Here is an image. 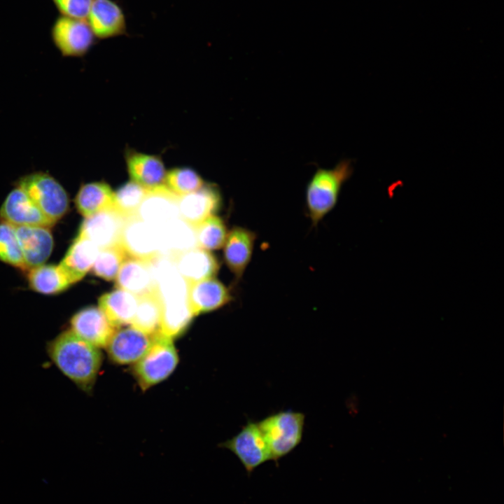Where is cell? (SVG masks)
Segmentation results:
<instances>
[{
  "instance_id": "obj_12",
  "label": "cell",
  "mask_w": 504,
  "mask_h": 504,
  "mask_svg": "<svg viewBox=\"0 0 504 504\" xmlns=\"http://www.w3.org/2000/svg\"><path fill=\"white\" fill-rule=\"evenodd\" d=\"M70 327L74 334L98 349L106 347L115 330L102 311L94 306L75 313L70 319Z\"/></svg>"
},
{
  "instance_id": "obj_21",
  "label": "cell",
  "mask_w": 504,
  "mask_h": 504,
  "mask_svg": "<svg viewBox=\"0 0 504 504\" xmlns=\"http://www.w3.org/2000/svg\"><path fill=\"white\" fill-rule=\"evenodd\" d=\"M125 160L132 181L147 189L164 185L167 171L160 157L130 150L127 152Z\"/></svg>"
},
{
  "instance_id": "obj_29",
  "label": "cell",
  "mask_w": 504,
  "mask_h": 504,
  "mask_svg": "<svg viewBox=\"0 0 504 504\" xmlns=\"http://www.w3.org/2000/svg\"><path fill=\"white\" fill-rule=\"evenodd\" d=\"M148 189L130 181L114 192L112 208L126 218L136 216Z\"/></svg>"
},
{
  "instance_id": "obj_1",
  "label": "cell",
  "mask_w": 504,
  "mask_h": 504,
  "mask_svg": "<svg viewBox=\"0 0 504 504\" xmlns=\"http://www.w3.org/2000/svg\"><path fill=\"white\" fill-rule=\"evenodd\" d=\"M46 351L64 375L84 392H92L102 362L98 348L69 330L48 342Z\"/></svg>"
},
{
  "instance_id": "obj_24",
  "label": "cell",
  "mask_w": 504,
  "mask_h": 504,
  "mask_svg": "<svg viewBox=\"0 0 504 504\" xmlns=\"http://www.w3.org/2000/svg\"><path fill=\"white\" fill-rule=\"evenodd\" d=\"M114 192L109 185L102 181L82 185L78 191L75 204L79 213L85 218L112 208Z\"/></svg>"
},
{
  "instance_id": "obj_15",
  "label": "cell",
  "mask_w": 504,
  "mask_h": 504,
  "mask_svg": "<svg viewBox=\"0 0 504 504\" xmlns=\"http://www.w3.org/2000/svg\"><path fill=\"white\" fill-rule=\"evenodd\" d=\"M169 258L187 284L214 278L220 268L217 258L210 251L197 246Z\"/></svg>"
},
{
  "instance_id": "obj_3",
  "label": "cell",
  "mask_w": 504,
  "mask_h": 504,
  "mask_svg": "<svg viewBox=\"0 0 504 504\" xmlns=\"http://www.w3.org/2000/svg\"><path fill=\"white\" fill-rule=\"evenodd\" d=\"M305 415L290 410L270 414L258 422L269 447L272 460L277 461L300 443Z\"/></svg>"
},
{
  "instance_id": "obj_32",
  "label": "cell",
  "mask_w": 504,
  "mask_h": 504,
  "mask_svg": "<svg viewBox=\"0 0 504 504\" xmlns=\"http://www.w3.org/2000/svg\"><path fill=\"white\" fill-rule=\"evenodd\" d=\"M0 260L27 270L15 227L4 222L0 223Z\"/></svg>"
},
{
  "instance_id": "obj_6",
  "label": "cell",
  "mask_w": 504,
  "mask_h": 504,
  "mask_svg": "<svg viewBox=\"0 0 504 504\" xmlns=\"http://www.w3.org/2000/svg\"><path fill=\"white\" fill-rule=\"evenodd\" d=\"M219 446L232 451L248 475L260 465L272 460L269 447L258 422L248 421L237 435Z\"/></svg>"
},
{
  "instance_id": "obj_4",
  "label": "cell",
  "mask_w": 504,
  "mask_h": 504,
  "mask_svg": "<svg viewBox=\"0 0 504 504\" xmlns=\"http://www.w3.org/2000/svg\"><path fill=\"white\" fill-rule=\"evenodd\" d=\"M172 340L157 332L148 350L135 363L134 374L143 390L164 380L176 368L178 356Z\"/></svg>"
},
{
  "instance_id": "obj_27",
  "label": "cell",
  "mask_w": 504,
  "mask_h": 504,
  "mask_svg": "<svg viewBox=\"0 0 504 504\" xmlns=\"http://www.w3.org/2000/svg\"><path fill=\"white\" fill-rule=\"evenodd\" d=\"M161 302L156 291L138 297V304L131 326L153 335L160 329Z\"/></svg>"
},
{
  "instance_id": "obj_17",
  "label": "cell",
  "mask_w": 504,
  "mask_h": 504,
  "mask_svg": "<svg viewBox=\"0 0 504 504\" xmlns=\"http://www.w3.org/2000/svg\"><path fill=\"white\" fill-rule=\"evenodd\" d=\"M27 269L43 265L53 249L54 240L49 227L14 226Z\"/></svg>"
},
{
  "instance_id": "obj_28",
  "label": "cell",
  "mask_w": 504,
  "mask_h": 504,
  "mask_svg": "<svg viewBox=\"0 0 504 504\" xmlns=\"http://www.w3.org/2000/svg\"><path fill=\"white\" fill-rule=\"evenodd\" d=\"M192 227L197 247L207 251L223 247L228 232L220 217L211 216Z\"/></svg>"
},
{
  "instance_id": "obj_7",
  "label": "cell",
  "mask_w": 504,
  "mask_h": 504,
  "mask_svg": "<svg viewBox=\"0 0 504 504\" xmlns=\"http://www.w3.org/2000/svg\"><path fill=\"white\" fill-rule=\"evenodd\" d=\"M51 37L64 57L83 56L94 43V35L87 21L62 15L53 23Z\"/></svg>"
},
{
  "instance_id": "obj_26",
  "label": "cell",
  "mask_w": 504,
  "mask_h": 504,
  "mask_svg": "<svg viewBox=\"0 0 504 504\" xmlns=\"http://www.w3.org/2000/svg\"><path fill=\"white\" fill-rule=\"evenodd\" d=\"M28 282L33 290L46 295L62 293L71 284L59 265L45 264L29 270Z\"/></svg>"
},
{
  "instance_id": "obj_22",
  "label": "cell",
  "mask_w": 504,
  "mask_h": 504,
  "mask_svg": "<svg viewBox=\"0 0 504 504\" xmlns=\"http://www.w3.org/2000/svg\"><path fill=\"white\" fill-rule=\"evenodd\" d=\"M99 250L89 239L76 237L59 265L71 284L81 280L92 269Z\"/></svg>"
},
{
  "instance_id": "obj_5",
  "label": "cell",
  "mask_w": 504,
  "mask_h": 504,
  "mask_svg": "<svg viewBox=\"0 0 504 504\" xmlns=\"http://www.w3.org/2000/svg\"><path fill=\"white\" fill-rule=\"evenodd\" d=\"M17 186L55 223L69 209V198L66 190L46 172H36L27 174L18 181Z\"/></svg>"
},
{
  "instance_id": "obj_8",
  "label": "cell",
  "mask_w": 504,
  "mask_h": 504,
  "mask_svg": "<svg viewBox=\"0 0 504 504\" xmlns=\"http://www.w3.org/2000/svg\"><path fill=\"white\" fill-rule=\"evenodd\" d=\"M121 244L128 256L150 260L162 255L161 241L158 230L137 216L127 219Z\"/></svg>"
},
{
  "instance_id": "obj_33",
  "label": "cell",
  "mask_w": 504,
  "mask_h": 504,
  "mask_svg": "<svg viewBox=\"0 0 504 504\" xmlns=\"http://www.w3.org/2000/svg\"><path fill=\"white\" fill-rule=\"evenodd\" d=\"M60 15L85 20L92 0H52Z\"/></svg>"
},
{
  "instance_id": "obj_16",
  "label": "cell",
  "mask_w": 504,
  "mask_h": 504,
  "mask_svg": "<svg viewBox=\"0 0 504 504\" xmlns=\"http://www.w3.org/2000/svg\"><path fill=\"white\" fill-rule=\"evenodd\" d=\"M152 342L149 335L133 326L115 330L106 348L110 358L118 364L136 363Z\"/></svg>"
},
{
  "instance_id": "obj_14",
  "label": "cell",
  "mask_w": 504,
  "mask_h": 504,
  "mask_svg": "<svg viewBox=\"0 0 504 504\" xmlns=\"http://www.w3.org/2000/svg\"><path fill=\"white\" fill-rule=\"evenodd\" d=\"M256 234L248 228L234 226L223 244L224 261L237 281L241 279L251 262Z\"/></svg>"
},
{
  "instance_id": "obj_23",
  "label": "cell",
  "mask_w": 504,
  "mask_h": 504,
  "mask_svg": "<svg viewBox=\"0 0 504 504\" xmlns=\"http://www.w3.org/2000/svg\"><path fill=\"white\" fill-rule=\"evenodd\" d=\"M138 304V297L117 288L99 298V308L115 328L131 324Z\"/></svg>"
},
{
  "instance_id": "obj_11",
  "label": "cell",
  "mask_w": 504,
  "mask_h": 504,
  "mask_svg": "<svg viewBox=\"0 0 504 504\" xmlns=\"http://www.w3.org/2000/svg\"><path fill=\"white\" fill-rule=\"evenodd\" d=\"M221 204L222 197L218 187L204 183L198 190L178 197V216L188 224L195 226L215 215Z\"/></svg>"
},
{
  "instance_id": "obj_18",
  "label": "cell",
  "mask_w": 504,
  "mask_h": 504,
  "mask_svg": "<svg viewBox=\"0 0 504 504\" xmlns=\"http://www.w3.org/2000/svg\"><path fill=\"white\" fill-rule=\"evenodd\" d=\"M187 299L194 316L223 307L232 300L227 287L211 278L188 284Z\"/></svg>"
},
{
  "instance_id": "obj_13",
  "label": "cell",
  "mask_w": 504,
  "mask_h": 504,
  "mask_svg": "<svg viewBox=\"0 0 504 504\" xmlns=\"http://www.w3.org/2000/svg\"><path fill=\"white\" fill-rule=\"evenodd\" d=\"M178 197L165 185L148 189L136 216L156 229H160L179 218Z\"/></svg>"
},
{
  "instance_id": "obj_31",
  "label": "cell",
  "mask_w": 504,
  "mask_h": 504,
  "mask_svg": "<svg viewBox=\"0 0 504 504\" xmlns=\"http://www.w3.org/2000/svg\"><path fill=\"white\" fill-rule=\"evenodd\" d=\"M204 184L202 177L190 168H174L167 172L165 186L177 196L194 192Z\"/></svg>"
},
{
  "instance_id": "obj_30",
  "label": "cell",
  "mask_w": 504,
  "mask_h": 504,
  "mask_svg": "<svg viewBox=\"0 0 504 504\" xmlns=\"http://www.w3.org/2000/svg\"><path fill=\"white\" fill-rule=\"evenodd\" d=\"M127 256L121 244L100 249L91 269L92 272L104 280H115Z\"/></svg>"
},
{
  "instance_id": "obj_25",
  "label": "cell",
  "mask_w": 504,
  "mask_h": 504,
  "mask_svg": "<svg viewBox=\"0 0 504 504\" xmlns=\"http://www.w3.org/2000/svg\"><path fill=\"white\" fill-rule=\"evenodd\" d=\"M161 316L159 332L174 339L183 335L195 316L188 299L160 301Z\"/></svg>"
},
{
  "instance_id": "obj_19",
  "label": "cell",
  "mask_w": 504,
  "mask_h": 504,
  "mask_svg": "<svg viewBox=\"0 0 504 504\" xmlns=\"http://www.w3.org/2000/svg\"><path fill=\"white\" fill-rule=\"evenodd\" d=\"M87 20L97 38H108L126 33L124 13L112 0H92Z\"/></svg>"
},
{
  "instance_id": "obj_9",
  "label": "cell",
  "mask_w": 504,
  "mask_h": 504,
  "mask_svg": "<svg viewBox=\"0 0 504 504\" xmlns=\"http://www.w3.org/2000/svg\"><path fill=\"white\" fill-rule=\"evenodd\" d=\"M127 219L110 208L85 218L78 235L89 239L99 249L120 244Z\"/></svg>"
},
{
  "instance_id": "obj_10",
  "label": "cell",
  "mask_w": 504,
  "mask_h": 504,
  "mask_svg": "<svg viewBox=\"0 0 504 504\" xmlns=\"http://www.w3.org/2000/svg\"><path fill=\"white\" fill-rule=\"evenodd\" d=\"M0 219L13 226L51 227L55 223L48 218L19 187L12 190L0 208Z\"/></svg>"
},
{
  "instance_id": "obj_2",
  "label": "cell",
  "mask_w": 504,
  "mask_h": 504,
  "mask_svg": "<svg viewBox=\"0 0 504 504\" xmlns=\"http://www.w3.org/2000/svg\"><path fill=\"white\" fill-rule=\"evenodd\" d=\"M352 173L349 160H343L331 169H316L305 191L306 208L312 225H316L333 209L343 184Z\"/></svg>"
},
{
  "instance_id": "obj_20",
  "label": "cell",
  "mask_w": 504,
  "mask_h": 504,
  "mask_svg": "<svg viewBox=\"0 0 504 504\" xmlns=\"http://www.w3.org/2000/svg\"><path fill=\"white\" fill-rule=\"evenodd\" d=\"M117 288L137 297L155 291V281L150 260L127 257L116 276Z\"/></svg>"
}]
</instances>
